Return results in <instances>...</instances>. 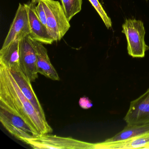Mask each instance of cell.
<instances>
[{
	"label": "cell",
	"mask_w": 149,
	"mask_h": 149,
	"mask_svg": "<svg viewBox=\"0 0 149 149\" xmlns=\"http://www.w3.org/2000/svg\"><path fill=\"white\" fill-rule=\"evenodd\" d=\"M79 103L81 108L85 109L91 108L93 105L90 100L87 97H83L80 99Z\"/></svg>",
	"instance_id": "obj_18"
},
{
	"label": "cell",
	"mask_w": 149,
	"mask_h": 149,
	"mask_svg": "<svg viewBox=\"0 0 149 149\" xmlns=\"http://www.w3.org/2000/svg\"><path fill=\"white\" fill-rule=\"evenodd\" d=\"M124 119L129 125L149 123V88L142 95L131 102Z\"/></svg>",
	"instance_id": "obj_8"
},
{
	"label": "cell",
	"mask_w": 149,
	"mask_h": 149,
	"mask_svg": "<svg viewBox=\"0 0 149 149\" xmlns=\"http://www.w3.org/2000/svg\"><path fill=\"white\" fill-rule=\"evenodd\" d=\"M36 9L37 14L40 20L43 23V25L47 27V15L44 7L40 0L37 6H36Z\"/></svg>",
	"instance_id": "obj_17"
},
{
	"label": "cell",
	"mask_w": 149,
	"mask_h": 149,
	"mask_svg": "<svg viewBox=\"0 0 149 149\" xmlns=\"http://www.w3.org/2000/svg\"><path fill=\"white\" fill-rule=\"evenodd\" d=\"M122 28V33L125 35L127 40L128 54L133 58H143L149 47L145 41L146 31L143 22L126 19Z\"/></svg>",
	"instance_id": "obj_3"
},
{
	"label": "cell",
	"mask_w": 149,
	"mask_h": 149,
	"mask_svg": "<svg viewBox=\"0 0 149 149\" xmlns=\"http://www.w3.org/2000/svg\"><path fill=\"white\" fill-rule=\"evenodd\" d=\"M88 1L102 20L106 28L108 29L111 28L112 27L111 19L106 13L101 3L99 2V1L98 0H88Z\"/></svg>",
	"instance_id": "obj_16"
},
{
	"label": "cell",
	"mask_w": 149,
	"mask_h": 149,
	"mask_svg": "<svg viewBox=\"0 0 149 149\" xmlns=\"http://www.w3.org/2000/svg\"><path fill=\"white\" fill-rule=\"evenodd\" d=\"M27 11L30 28V37L42 44H52L54 40L49 34L47 27L37 14L36 5L30 2L24 4Z\"/></svg>",
	"instance_id": "obj_9"
},
{
	"label": "cell",
	"mask_w": 149,
	"mask_h": 149,
	"mask_svg": "<svg viewBox=\"0 0 149 149\" xmlns=\"http://www.w3.org/2000/svg\"><path fill=\"white\" fill-rule=\"evenodd\" d=\"M149 144V133L125 140L95 143L96 149H129L143 148Z\"/></svg>",
	"instance_id": "obj_12"
},
{
	"label": "cell",
	"mask_w": 149,
	"mask_h": 149,
	"mask_svg": "<svg viewBox=\"0 0 149 149\" xmlns=\"http://www.w3.org/2000/svg\"><path fill=\"white\" fill-rule=\"evenodd\" d=\"M0 105L25 119L41 135L53 132L47 121L37 113L22 92L10 70L0 64Z\"/></svg>",
	"instance_id": "obj_1"
},
{
	"label": "cell",
	"mask_w": 149,
	"mask_h": 149,
	"mask_svg": "<svg viewBox=\"0 0 149 149\" xmlns=\"http://www.w3.org/2000/svg\"><path fill=\"white\" fill-rule=\"evenodd\" d=\"M146 1H149V0H146Z\"/></svg>",
	"instance_id": "obj_22"
},
{
	"label": "cell",
	"mask_w": 149,
	"mask_h": 149,
	"mask_svg": "<svg viewBox=\"0 0 149 149\" xmlns=\"http://www.w3.org/2000/svg\"><path fill=\"white\" fill-rule=\"evenodd\" d=\"M39 1H40V0H31V2L34 3V4H36H36H38Z\"/></svg>",
	"instance_id": "obj_19"
},
{
	"label": "cell",
	"mask_w": 149,
	"mask_h": 149,
	"mask_svg": "<svg viewBox=\"0 0 149 149\" xmlns=\"http://www.w3.org/2000/svg\"><path fill=\"white\" fill-rule=\"evenodd\" d=\"M9 70L23 95L33 104L39 116L43 120L47 121L45 112L33 89L31 82L22 74L20 70Z\"/></svg>",
	"instance_id": "obj_11"
},
{
	"label": "cell",
	"mask_w": 149,
	"mask_h": 149,
	"mask_svg": "<svg viewBox=\"0 0 149 149\" xmlns=\"http://www.w3.org/2000/svg\"><path fill=\"white\" fill-rule=\"evenodd\" d=\"M67 19L70 22L81 10L82 0H60Z\"/></svg>",
	"instance_id": "obj_15"
},
{
	"label": "cell",
	"mask_w": 149,
	"mask_h": 149,
	"mask_svg": "<svg viewBox=\"0 0 149 149\" xmlns=\"http://www.w3.org/2000/svg\"><path fill=\"white\" fill-rule=\"evenodd\" d=\"M24 143L34 149H94L95 143L48 134L27 139Z\"/></svg>",
	"instance_id": "obj_4"
},
{
	"label": "cell",
	"mask_w": 149,
	"mask_h": 149,
	"mask_svg": "<svg viewBox=\"0 0 149 149\" xmlns=\"http://www.w3.org/2000/svg\"><path fill=\"white\" fill-rule=\"evenodd\" d=\"M30 34V28L26 8L20 3L8 34L2 47L15 40H21Z\"/></svg>",
	"instance_id": "obj_7"
},
{
	"label": "cell",
	"mask_w": 149,
	"mask_h": 149,
	"mask_svg": "<svg viewBox=\"0 0 149 149\" xmlns=\"http://www.w3.org/2000/svg\"><path fill=\"white\" fill-rule=\"evenodd\" d=\"M29 36L36 54L38 73L53 81H59L60 77L51 63L47 49L42 43L33 40L29 35Z\"/></svg>",
	"instance_id": "obj_10"
},
{
	"label": "cell",
	"mask_w": 149,
	"mask_h": 149,
	"mask_svg": "<svg viewBox=\"0 0 149 149\" xmlns=\"http://www.w3.org/2000/svg\"><path fill=\"white\" fill-rule=\"evenodd\" d=\"M144 149H149V144L148 145H147V146H146L145 147H144Z\"/></svg>",
	"instance_id": "obj_20"
},
{
	"label": "cell",
	"mask_w": 149,
	"mask_h": 149,
	"mask_svg": "<svg viewBox=\"0 0 149 149\" xmlns=\"http://www.w3.org/2000/svg\"><path fill=\"white\" fill-rule=\"evenodd\" d=\"M47 15L48 33L54 41H60L70 27V23L60 2L55 0H40Z\"/></svg>",
	"instance_id": "obj_2"
},
{
	"label": "cell",
	"mask_w": 149,
	"mask_h": 149,
	"mask_svg": "<svg viewBox=\"0 0 149 149\" xmlns=\"http://www.w3.org/2000/svg\"><path fill=\"white\" fill-rule=\"evenodd\" d=\"M0 121L8 132L23 142L40 136L25 119L1 105Z\"/></svg>",
	"instance_id": "obj_5"
},
{
	"label": "cell",
	"mask_w": 149,
	"mask_h": 149,
	"mask_svg": "<svg viewBox=\"0 0 149 149\" xmlns=\"http://www.w3.org/2000/svg\"><path fill=\"white\" fill-rule=\"evenodd\" d=\"M19 68L31 82L38 78L36 54L29 35L20 40Z\"/></svg>",
	"instance_id": "obj_6"
},
{
	"label": "cell",
	"mask_w": 149,
	"mask_h": 149,
	"mask_svg": "<svg viewBox=\"0 0 149 149\" xmlns=\"http://www.w3.org/2000/svg\"><path fill=\"white\" fill-rule=\"evenodd\" d=\"M149 133V123L139 125H127L123 130L114 136L105 140V142H112L129 139Z\"/></svg>",
	"instance_id": "obj_14"
},
{
	"label": "cell",
	"mask_w": 149,
	"mask_h": 149,
	"mask_svg": "<svg viewBox=\"0 0 149 149\" xmlns=\"http://www.w3.org/2000/svg\"><path fill=\"white\" fill-rule=\"evenodd\" d=\"M20 41L15 40L1 48L0 50V64L10 70L19 68Z\"/></svg>",
	"instance_id": "obj_13"
},
{
	"label": "cell",
	"mask_w": 149,
	"mask_h": 149,
	"mask_svg": "<svg viewBox=\"0 0 149 149\" xmlns=\"http://www.w3.org/2000/svg\"><path fill=\"white\" fill-rule=\"evenodd\" d=\"M102 2H103V0H102Z\"/></svg>",
	"instance_id": "obj_21"
}]
</instances>
